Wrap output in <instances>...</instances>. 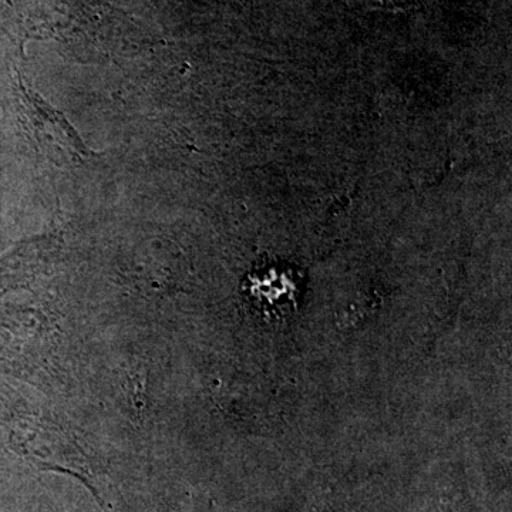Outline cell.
Instances as JSON below:
<instances>
[{
	"label": "cell",
	"instance_id": "1",
	"mask_svg": "<svg viewBox=\"0 0 512 512\" xmlns=\"http://www.w3.org/2000/svg\"><path fill=\"white\" fill-rule=\"evenodd\" d=\"M16 100L19 117L26 133L52 163H84L103 154L90 150L63 113L50 106L39 93L33 92L28 84L23 82L22 74L18 76Z\"/></svg>",
	"mask_w": 512,
	"mask_h": 512
}]
</instances>
